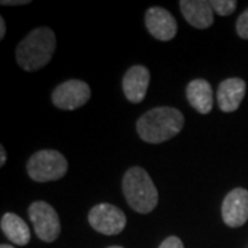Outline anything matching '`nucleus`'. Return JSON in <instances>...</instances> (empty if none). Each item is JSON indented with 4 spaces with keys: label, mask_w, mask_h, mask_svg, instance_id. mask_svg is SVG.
Returning a JSON list of instances; mask_svg holds the SVG:
<instances>
[{
    "label": "nucleus",
    "mask_w": 248,
    "mask_h": 248,
    "mask_svg": "<svg viewBox=\"0 0 248 248\" xmlns=\"http://www.w3.org/2000/svg\"><path fill=\"white\" fill-rule=\"evenodd\" d=\"M185 117L177 108H153L138 119L137 133L142 141L161 143L174 138L184 128Z\"/></svg>",
    "instance_id": "obj_1"
},
{
    "label": "nucleus",
    "mask_w": 248,
    "mask_h": 248,
    "mask_svg": "<svg viewBox=\"0 0 248 248\" xmlns=\"http://www.w3.org/2000/svg\"><path fill=\"white\" fill-rule=\"evenodd\" d=\"M55 46L57 39L50 28H35L18 43L16 48L17 63L24 71H39L53 58Z\"/></svg>",
    "instance_id": "obj_2"
},
{
    "label": "nucleus",
    "mask_w": 248,
    "mask_h": 248,
    "mask_svg": "<svg viewBox=\"0 0 248 248\" xmlns=\"http://www.w3.org/2000/svg\"><path fill=\"white\" fill-rule=\"evenodd\" d=\"M123 193L134 211L148 214L156 208L159 193L149 174L142 167H131L123 177Z\"/></svg>",
    "instance_id": "obj_3"
},
{
    "label": "nucleus",
    "mask_w": 248,
    "mask_h": 248,
    "mask_svg": "<svg viewBox=\"0 0 248 248\" xmlns=\"http://www.w3.org/2000/svg\"><path fill=\"white\" fill-rule=\"evenodd\" d=\"M28 175L36 182L61 179L68 171V161L61 152L43 149L33 153L27 164Z\"/></svg>",
    "instance_id": "obj_4"
},
{
    "label": "nucleus",
    "mask_w": 248,
    "mask_h": 248,
    "mask_svg": "<svg viewBox=\"0 0 248 248\" xmlns=\"http://www.w3.org/2000/svg\"><path fill=\"white\" fill-rule=\"evenodd\" d=\"M28 214L39 239L46 243H53L58 239L61 233V223L58 214L50 204L46 202H35L31 204Z\"/></svg>",
    "instance_id": "obj_5"
},
{
    "label": "nucleus",
    "mask_w": 248,
    "mask_h": 248,
    "mask_svg": "<svg viewBox=\"0 0 248 248\" xmlns=\"http://www.w3.org/2000/svg\"><path fill=\"white\" fill-rule=\"evenodd\" d=\"M89 222L91 228L98 233L115 236L123 232L127 218L119 207L109 203H102L90 210Z\"/></svg>",
    "instance_id": "obj_6"
},
{
    "label": "nucleus",
    "mask_w": 248,
    "mask_h": 248,
    "mask_svg": "<svg viewBox=\"0 0 248 248\" xmlns=\"http://www.w3.org/2000/svg\"><path fill=\"white\" fill-rule=\"evenodd\" d=\"M91 97L89 84L83 80H66L57 86L51 94V101L55 107L62 110H75L87 104Z\"/></svg>",
    "instance_id": "obj_7"
},
{
    "label": "nucleus",
    "mask_w": 248,
    "mask_h": 248,
    "mask_svg": "<svg viewBox=\"0 0 248 248\" xmlns=\"http://www.w3.org/2000/svg\"><path fill=\"white\" fill-rule=\"evenodd\" d=\"M222 219L229 228H240L248 221V190L236 187L222 203Z\"/></svg>",
    "instance_id": "obj_8"
},
{
    "label": "nucleus",
    "mask_w": 248,
    "mask_h": 248,
    "mask_svg": "<svg viewBox=\"0 0 248 248\" xmlns=\"http://www.w3.org/2000/svg\"><path fill=\"white\" fill-rule=\"evenodd\" d=\"M145 25L155 39L169 42L177 35L178 24L169 10L163 7H152L145 14Z\"/></svg>",
    "instance_id": "obj_9"
},
{
    "label": "nucleus",
    "mask_w": 248,
    "mask_h": 248,
    "mask_svg": "<svg viewBox=\"0 0 248 248\" xmlns=\"http://www.w3.org/2000/svg\"><path fill=\"white\" fill-rule=\"evenodd\" d=\"M151 81L149 69L143 65H134L124 73L123 91L125 98L133 102L140 104L146 97V91Z\"/></svg>",
    "instance_id": "obj_10"
},
{
    "label": "nucleus",
    "mask_w": 248,
    "mask_h": 248,
    "mask_svg": "<svg viewBox=\"0 0 248 248\" xmlns=\"http://www.w3.org/2000/svg\"><path fill=\"white\" fill-rule=\"evenodd\" d=\"M247 84L246 81L240 78H231L222 81L218 87L217 99L218 107L222 112H234L237 110L246 95Z\"/></svg>",
    "instance_id": "obj_11"
},
{
    "label": "nucleus",
    "mask_w": 248,
    "mask_h": 248,
    "mask_svg": "<svg viewBox=\"0 0 248 248\" xmlns=\"http://www.w3.org/2000/svg\"><path fill=\"white\" fill-rule=\"evenodd\" d=\"M181 13L185 19L197 29H207L213 25L214 10L205 0H181Z\"/></svg>",
    "instance_id": "obj_12"
},
{
    "label": "nucleus",
    "mask_w": 248,
    "mask_h": 248,
    "mask_svg": "<svg viewBox=\"0 0 248 248\" xmlns=\"http://www.w3.org/2000/svg\"><path fill=\"white\" fill-rule=\"evenodd\" d=\"M186 98L189 104L202 115L211 112L214 105V94L211 84L204 79L192 80L186 87Z\"/></svg>",
    "instance_id": "obj_13"
},
{
    "label": "nucleus",
    "mask_w": 248,
    "mask_h": 248,
    "mask_svg": "<svg viewBox=\"0 0 248 248\" xmlns=\"http://www.w3.org/2000/svg\"><path fill=\"white\" fill-rule=\"evenodd\" d=\"M0 226H1V232L6 234V237L17 246H27L31 241V232H29L27 222L16 214H4L1 217Z\"/></svg>",
    "instance_id": "obj_14"
},
{
    "label": "nucleus",
    "mask_w": 248,
    "mask_h": 248,
    "mask_svg": "<svg viewBox=\"0 0 248 248\" xmlns=\"http://www.w3.org/2000/svg\"><path fill=\"white\" fill-rule=\"evenodd\" d=\"M213 10L219 14L222 17H226V16H231L234 13V10L237 7V1L236 0H213L210 1Z\"/></svg>",
    "instance_id": "obj_15"
},
{
    "label": "nucleus",
    "mask_w": 248,
    "mask_h": 248,
    "mask_svg": "<svg viewBox=\"0 0 248 248\" xmlns=\"http://www.w3.org/2000/svg\"><path fill=\"white\" fill-rule=\"evenodd\" d=\"M236 32L241 39H248V9L244 10L237 18Z\"/></svg>",
    "instance_id": "obj_16"
},
{
    "label": "nucleus",
    "mask_w": 248,
    "mask_h": 248,
    "mask_svg": "<svg viewBox=\"0 0 248 248\" xmlns=\"http://www.w3.org/2000/svg\"><path fill=\"white\" fill-rule=\"evenodd\" d=\"M159 248H184V244L177 236H170L160 244Z\"/></svg>",
    "instance_id": "obj_17"
},
{
    "label": "nucleus",
    "mask_w": 248,
    "mask_h": 248,
    "mask_svg": "<svg viewBox=\"0 0 248 248\" xmlns=\"http://www.w3.org/2000/svg\"><path fill=\"white\" fill-rule=\"evenodd\" d=\"M31 3L29 0H1V6H24Z\"/></svg>",
    "instance_id": "obj_18"
},
{
    "label": "nucleus",
    "mask_w": 248,
    "mask_h": 248,
    "mask_svg": "<svg viewBox=\"0 0 248 248\" xmlns=\"http://www.w3.org/2000/svg\"><path fill=\"white\" fill-rule=\"evenodd\" d=\"M6 159H7V155H6V149L3 145H0V167H3L6 164Z\"/></svg>",
    "instance_id": "obj_19"
},
{
    "label": "nucleus",
    "mask_w": 248,
    "mask_h": 248,
    "mask_svg": "<svg viewBox=\"0 0 248 248\" xmlns=\"http://www.w3.org/2000/svg\"><path fill=\"white\" fill-rule=\"evenodd\" d=\"M6 36V21L4 18H0V39H3Z\"/></svg>",
    "instance_id": "obj_20"
},
{
    "label": "nucleus",
    "mask_w": 248,
    "mask_h": 248,
    "mask_svg": "<svg viewBox=\"0 0 248 248\" xmlns=\"http://www.w3.org/2000/svg\"><path fill=\"white\" fill-rule=\"evenodd\" d=\"M0 248H14V247H13V246H9V244H1Z\"/></svg>",
    "instance_id": "obj_21"
},
{
    "label": "nucleus",
    "mask_w": 248,
    "mask_h": 248,
    "mask_svg": "<svg viewBox=\"0 0 248 248\" xmlns=\"http://www.w3.org/2000/svg\"><path fill=\"white\" fill-rule=\"evenodd\" d=\"M109 248H123V247H119V246H113V247H109Z\"/></svg>",
    "instance_id": "obj_22"
}]
</instances>
